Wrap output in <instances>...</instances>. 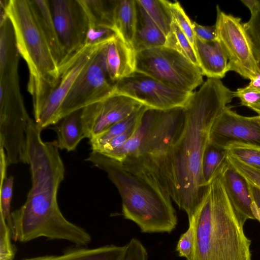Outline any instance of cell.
Here are the masks:
<instances>
[{"instance_id":"cell-40","label":"cell","mask_w":260,"mask_h":260,"mask_svg":"<svg viewBox=\"0 0 260 260\" xmlns=\"http://www.w3.org/2000/svg\"><path fill=\"white\" fill-rule=\"evenodd\" d=\"M248 86L260 91V74L251 80Z\"/></svg>"},{"instance_id":"cell-24","label":"cell","mask_w":260,"mask_h":260,"mask_svg":"<svg viewBox=\"0 0 260 260\" xmlns=\"http://www.w3.org/2000/svg\"><path fill=\"white\" fill-rule=\"evenodd\" d=\"M226 149L217 146L209 141L204 150L202 160V175L206 186H209L227 162Z\"/></svg>"},{"instance_id":"cell-23","label":"cell","mask_w":260,"mask_h":260,"mask_svg":"<svg viewBox=\"0 0 260 260\" xmlns=\"http://www.w3.org/2000/svg\"><path fill=\"white\" fill-rule=\"evenodd\" d=\"M79 1L86 15L88 27L102 26L115 30L114 23V1Z\"/></svg>"},{"instance_id":"cell-30","label":"cell","mask_w":260,"mask_h":260,"mask_svg":"<svg viewBox=\"0 0 260 260\" xmlns=\"http://www.w3.org/2000/svg\"><path fill=\"white\" fill-rule=\"evenodd\" d=\"M249 37L255 59L260 67V7L251 14L249 20L243 23Z\"/></svg>"},{"instance_id":"cell-22","label":"cell","mask_w":260,"mask_h":260,"mask_svg":"<svg viewBox=\"0 0 260 260\" xmlns=\"http://www.w3.org/2000/svg\"><path fill=\"white\" fill-rule=\"evenodd\" d=\"M136 23V0H114V23L118 35L132 46Z\"/></svg>"},{"instance_id":"cell-18","label":"cell","mask_w":260,"mask_h":260,"mask_svg":"<svg viewBox=\"0 0 260 260\" xmlns=\"http://www.w3.org/2000/svg\"><path fill=\"white\" fill-rule=\"evenodd\" d=\"M126 245H106L94 248L75 245L58 255H45L21 260H123Z\"/></svg>"},{"instance_id":"cell-15","label":"cell","mask_w":260,"mask_h":260,"mask_svg":"<svg viewBox=\"0 0 260 260\" xmlns=\"http://www.w3.org/2000/svg\"><path fill=\"white\" fill-rule=\"evenodd\" d=\"M220 174L226 193L240 224L243 226L247 219H255L252 210L249 184L247 180L228 161Z\"/></svg>"},{"instance_id":"cell-27","label":"cell","mask_w":260,"mask_h":260,"mask_svg":"<svg viewBox=\"0 0 260 260\" xmlns=\"http://www.w3.org/2000/svg\"><path fill=\"white\" fill-rule=\"evenodd\" d=\"M165 46L176 50L198 66L194 47L174 20L170 31L166 36Z\"/></svg>"},{"instance_id":"cell-8","label":"cell","mask_w":260,"mask_h":260,"mask_svg":"<svg viewBox=\"0 0 260 260\" xmlns=\"http://www.w3.org/2000/svg\"><path fill=\"white\" fill-rule=\"evenodd\" d=\"M110 40L85 45L64 64L59 66L60 76L56 85L34 112L35 121L40 129L42 130L57 124L60 120L61 107L67 95L94 56Z\"/></svg>"},{"instance_id":"cell-17","label":"cell","mask_w":260,"mask_h":260,"mask_svg":"<svg viewBox=\"0 0 260 260\" xmlns=\"http://www.w3.org/2000/svg\"><path fill=\"white\" fill-rule=\"evenodd\" d=\"M194 50L203 76L221 79L230 71L227 56L218 39L208 42L196 37Z\"/></svg>"},{"instance_id":"cell-6","label":"cell","mask_w":260,"mask_h":260,"mask_svg":"<svg viewBox=\"0 0 260 260\" xmlns=\"http://www.w3.org/2000/svg\"><path fill=\"white\" fill-rule=\"evenodd\" d=\"M183 121V108L166 110L148 108L131 138L104 155L120 161L126 157H142L154 162L167 153Z\"/></svg>"},{"instance_id":"cell-31","label":"cell","mask_w":260,"mask_h":260,"mask_svg":"<svg viewBox=\"0 0 260 260\" xmlns=\"http://www.w3.org/2000/svg\"><path fill=\"white\" fill-rule=\"evenodd\" d=\"M12 239L11 229L6 219L0 215V260H13L16 249Z\"/></svg>"},{"instance_id":"cell-3","label":"cell","mask_w":260,"mask_h":260,"mask_svg":"<svg viewBox=\"0 0 260 260\" xmlns=\"http://www.w3.org/2000/svg\"><path fill=\"white\" fill-rule=\"evenodd\" d=\"M86 160L107 174L121 196L122 215L142 233L169 234L176 228L171 196L150 167L136 158L120 161L95 151Z\"/></svg>"},{"instance_id":"cell-39","label":"cell","mask_w":260,"mask_h":260,"mask_svg":"<svg viewBox=\"0 0 260 260\" xmlns=\"http://www.w3.org/2000/svg\"><path fill=\"white\" fill-rule=\"evenodd\" d=\"M241 2L248 8L251 14L255 12L260 7L259 0H241Z\"/></svg>"},{"instance_id":"cell-14","label":"cell","mask_w":260,"mask_h":260,"mask_svg":"<svg viewBox=\"0 0 260 260\" xmlns=\"http://www.w3.org/2000/svg\"><path fill=\"white\" fill-rule=\"evenodd\" d=\"M209 142L224 149L235 143L260 147V125L251 117L239 115L226 106L212 125Z\"/></svg>"},{"instance_id":"cell-38","label":"cell","mask_w":260,"mask_h":260,"mask_svg":"<svg viewBox=\"0 0 260 260\" xmlns=\"http://www.w3.org/2000/svg\"><path fill=\"white\" fill-rule=\"evenodd\" d=\"M249 184L252 199V212L255 219L260 222V189L249 183Z\"/></svg>"},{"instance_id":"cell-12","label":"cell","mask_w":260,"mask_h":260,"mask_svg":"<svg viewBox=\"0 0 260 260\" xmlns=\"http://www.w3.org/2000/svg\"><path fill=\"white\" fill-rule=\"evenodd\" d=\"M55 27L64 52V64L85 45L88 21L79 0L49 1Z\"/></svg>"},{"instance_id":"cell-1","label":"cell","mask_w":260,"mask_h":260,"mask_svg":"<svg viewBox=\"0 0 260 260\" xmlns=\"http://www.w3.org/2000/svg\"><path fill=\"white\" fill-rule=\"evenodd\" d=\"M233 92L220 79L208 78L183 107L181 129L167 153L151 164L160 182L189 222L209 189L202 160L216 118L232 102Z\"/></svg>"},{"instance_id":"cell-37","label":"cell","mask_w":260,"mask_h":260,"mask_svg":"<svg viewBox=\"0 0 260 260\" xmlns=\"http://www.w3.org/2000/svg\"><path fill=\"white\" fill-rule=\"evenodd\" d=\"M193 30L195 37L202 41H213L217 40L215 25L204 26L193 21Z\"/></svg>"},{"instance_id":"cell-9","label":"cell","mask_w":260,"mask_h":260,"mask_svg":"<svg viewBox=\"0 0 260 260\" xmlns=\"http://www.w3.org/2000/svg\"><path fill=\"white\" fill-rule=\"evenodd\" d=\"M216 11L217 39L227 56L230 71L244 78L253 79L260 74V67L241 18L226 14L218 5Z\"/></svg>"},{"instance_id":"cell-19","label":"cell","mask_w":260,"mask_h":260,"mask_svg":"<svg viewBox=\"0 0 260 260\" xmlns=\"http://www.w3.org/2000/svg\"><path fill=\"white\" fill-rule=\"evenodd\" d=\"M136 3V23L132 47L136 52L164 46L166 36L142 7Z\"/></svg>"},{"instance_id":"cell-25","label":"cell","mask_w":260,"mask_h":260,"mask_svg":"<svg viewBox=\"0 0 260 260\" xmlns=\"http://www.w3.org/2000/svg\"><path fill=\"white\" fill-rule=\"evenodd\" d=\"M148 107L143 105L131 115L113 124L99 135L91 138L90 144L92 151H97L107 141L130 128L138 125Z\"/></svg>"},{"instance_id":"cell-4","label":"cell","mask_w":260,"mask_h":260,"mask_svg":"<svg viewBox=\"0 0 260 260\" xmlns=\"http://www.w3.org/2000/svg\"><path fill=\"white\" fill-rule=\"evenodd\" d=\"M189 224L194 236L191 260H251V241L237 219L220 173Z\"/></svg>"},{"instance_id":"cell-20","label":"cell","mask_w":260,"mask_h":260,"mask_svg":"<svg viewBox=\"0 0 260 260\" xmlns=\"http://www.w3.org/2000/svg\"><path fill=\"white\" fill-rule=\"evenodd\" d=\"M30 1L41 29L59 67L64 60V52L55 27L49 1Z\"/></svg>"},{"instance_id":"cell-10","label":"cell","mask_w":260,"mask_h":260,"mask_svg":"<svg viewBox=\"0 0 260 260\" xmlns=\"http://www.w3.org/2000/svg\"><path fill=\"white\" fill-rule=\"evenodd\" d=\"M106 44L94 56L67 95L61 107L60 120L73 112L115 94L116 83L110 79L105 63Z\"/></svg>"},{"instance_id":"cell-26","label":"cell","mask_w":260,"mask_h":260,"mask_svg":"<svg viewBox=\"0 0 260 260\" xmlns=\"http://www.w3.org/2000/svg\"><path fill=\"white\" fill-rule=\"evenodd\" d=\"M147 14L167 36L173 21L167 0H137Z\"/></svg>"},{"instance_id":"cell-36","label":"cell","mask_w":260,"mask_h":260,"mask_svg":"<svg viewBox=\"0 0 260 260\" xmlns=\"http://www.w3.org/2000/svg\"><path fill=\"white\" fill-rule=\"evenodd\" d=\"M125 245L126 251L123 260H148L147 249L140 240L132 238Z\"/></svg>"},{"instance_id":"cell-2","label":"cell","mask_w":260,"mask_h":260,"mask_svg":"<svg viewBox=\"0 0 260 260\" xmlns=\"http://www.w3.org/2000/svg\"><path fill=\"white\" fill-rule=\"evenodd\" d=\"M41 131L32 119L27 147L31 187L24 204L11 212L12 239L26 243L44 237L86 246L92 240L90 234L68 220L58 206V190L65 169L57 141H43Z\"/></svg>"},{"instance_id":"cell-35","label":"cell","mask_w":260,"mask_h":260,"mask_svg":"<svg viewBox=\"0 0 260 260\" xmlns=\"http://www.w3.org/2000/svg\"><path fill=\"white\" fill-rule=\"evenodd\" d=\"M118 35L117 31L111 28L102 26L89 27L85 45H92L110 40Z\"/></svg>"},{"instance_id":"cell-33","label":"cell","mask_w":260,"mask_h":260,"mask_svg":"<svg viewBox=\"0 0 260 260\" xmlns=\"http://www.w3.org/2000/svg\"><path fill=\"white\" fill-rule=\"evenodd\" d=\"M194 248V236L193 226L189 224L187 230L181 235L177 243L176 250L180 257L191 260Z\"/></svg>"},{"instance_id":"cell-34","label":"cell","mask_w":260,"mask_h":260,"mask_svg":"<svg viewBox=\"0 0 260 260\" xmlns=\"http://www.w3.org/2000/svg\"><path fill=\"white\" fill-rule=\"evenodd\" d=\"M229 164L251 184L260 189V170L249 167L228 154Z\"/></svg>"},{"instance_id":"cell-5","label":"cell","mask_w":260,"mask_h":260,"mask_svg":"<svg viewBox=\"0 0 260 260\" xmlns=\"http://www.w3.org/2000/svg\"><path fill=\"white\" fill-rule=\"evenodd\" d=\"M13 27L20 56L29 70L28 91L34 112L55 86L59 78L58 64L38 21L30 0L1 1Z\"/></svg>"},{"instance_id":"cell-29","label":"cell","mask_w":260,"mask_h":260,"mask_svg":"<svg viewBox=\"0 0 260 260\" xmlns=\"http://www.w3.org/2000/svg\"><path fill=\"white\" fill-rule=\"evenodd\" d=\"M167 4L174 21L186 36L194 48L196 37L193 30V21L186 14L178 2H171L167 1Z\"/></svg>"},{"instance_id":"cell-28","label":"cell","mask_w":260,"mask_h":260,"mask_svg":"<svg viewBox=\"0 0 260 260\" xmlns=\"http://www.w3.org/2000/svg\"><path fill=\"white\" fill-rule=\"evenodd\" d=\"M226 149L229 155L242 163L260 170V147L235 143L229 145Z\"/></svg>"},{"instance_id":"cell-41","label":"cell","mask_w":260,"mask_h":260,"mask_svg":"<svg viewBox=\"0 0 260 260\" xmlns=\"http://www.w3.org/2000/svg\"><path fill=\"white\" fill-rule=\"evenodd\" d=\"M252 119L257 122L260 125V116L251 117Z\"/></svg>"},{"instance_id":"cell-13","label":"cell","mask_w":260,"mask_h":260,"mask_svg":"<svg viewBox=\"0 0 260 260\" xmlns=\"http://www.w3.org/2000/svg\"><path fill=\"white\" fill-rule=\"evenodd\" d=\"M143 105L128 96L114 94L82 109L86 138L94 137L131 115Z\"/></svg>"},{"instance_id":"cell-7","label":"cell","mask_w":260,"mask_h":260,"mask_svg":"<svg viewBox=\"0 0 260 260\" xmlns=\"http://www.w3.org/2000/svg\"><path fill=\"white\" fill-rule=\"evenodd\" d=\"M135 71L187 92H192L203 82L198 66L165 46L136 52Z\"/></svg>"},{"instance_id":"cell-16","label":"cell","mask_w":260,"mask_h":260,"mask_svg":"<svg viewBox=\"0 0 260 260\" xmlns=\"http://www.w3.org/2000/svg\"><path fill=\"white\" fill-rule=\"evenodd\" d=\"M104 59L108 75L113 83L135 71L136 52L119 35L105 45Z\"/></svg>"},{"instance_id":"cell-32","label":"cell","mask_w":260,"mask_h":260,"mask_svg":"<svg viewBox=\"0 0 260 260\" xmlns=\"http://www.w3.org/2000/svg\"><path fill=\"white\" fill-rule=\"evenodd\" d=\"M234 97L240 100L241 105L249 108L260 116V91L248 85L233 92Z\"/></svg>"},{"instance_id":"cell-11","label":"cell","mask_w":260,"mask_h":260,"mask_svg":"<svg viewBox=\"0 0 260 260\" xmlns=\"http://www.w3.org/2000/svg\"><path fill=\"white\" fill-rule=\"evenodd\" d=\"M192 92L175 89L135 71L116 83L115 93L128 96L149 108L166 110L183 108Z\"/></svg>"},{"instance_id":"cell-21","label":"cell","mask_w":260,"mask_h":260,"mask_svg":"<svg viewBox=\"0 0 260 260\" xmlns=\"http://www.w3.org/2000/svg\"><path fill=\"white\" fill-rule=\"evenodd\" d=\"M82 114V109L76 110L66 115L57 123L54 129L57 135L56 141L59 149L73 151L80 142L86 138Z\"/></svg>"}]
</instances>
